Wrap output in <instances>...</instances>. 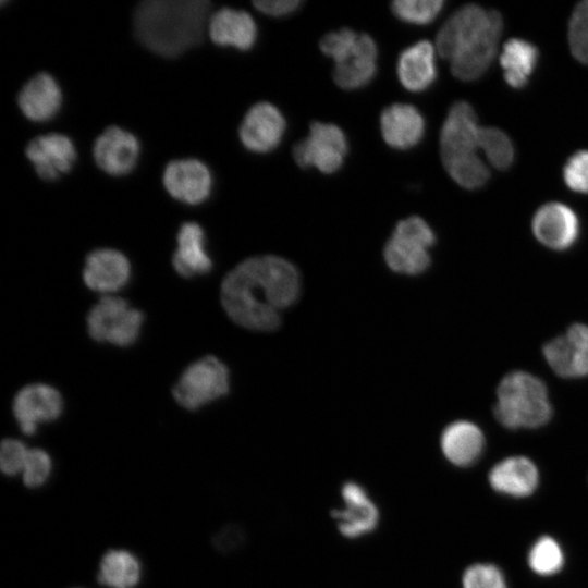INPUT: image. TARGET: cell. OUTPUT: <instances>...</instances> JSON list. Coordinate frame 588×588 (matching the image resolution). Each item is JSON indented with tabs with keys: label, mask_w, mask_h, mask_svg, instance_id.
<instances>
[{
	"label": "cell",
	"mask_w": 588,
	"mask_h": 588,
	"mask_svg": "<svg viewBox=\"0 0 588 588\" xmlns=\"http://www.w3.org/2000/svg\"><path fill=\"white\" fill-rule=\"evenodd\" d=\"M297 269L284 258L265 255L238 264L221 284V303L237 324L256 331H272L281 310L298 297Z\"/></svg>",
	"instance_id": "cell-1"
},
{
	"label": "cell",
	"mask_w": 588,
	"mask_h": 588,
	"mask_svg": "<svg viewBox=\"0 0 588 588\" xmlns=\"http://www.w3.org/2000/svg\"><path fill=\"white\" fill-rule=\"evenodd\" d=\"M210 9L206 0L143 1L134 12V32L147 49L173 58L203 41Z\"/></svg>",
	"instance_id": "cell-2"
},
{
	"label": "cell",
	"mask_w": 588,
	"mask_h": 588,
	"mask_svg": "<svg viewBox=\"0 0 588 588\" xmlns=\"http://www.w3.org/2000/svg\"><path fill=\"white\" fill-rule=\"evenodd\" d=\"M497 397L494 416L506 428H538L551 418L552 407L546 384L531 373H507L498 387Z\"/></svg>",
	"instance_id": "cell-3"
},
{
	"label": "cell",
	"mask_w": 588,
	"mask_h": 588,
	"mask_svg": "<svg viewBox=\"0 0 588 588\" xmlns=\"http://www.w3.org/2000/svg\"><path fill=\"white\" fill-rule=\"evenodd\" d=\"M319 46L334 61L333 79L339 87L358 89L373 79L378 49L369 35L342 28L324 35Z\"/></svg>",
	"instance_id": "cell-4"
},
{
	"label": "cell",
	"mask_w": 588,
	"mask_h": 588,
	"mask_svg": "<svg viewBox=\"0 0 588 588\" xmlns=\"http://www.w3.org/2000/svg\"><path fill=\"white\" fill-rule=\"evenodd\" d=\"M434 242V232L422 218L413 216L403 219L384 246L385 262L399 273H421L430 265L428 248Z\"/></svg>",
	"instance_id": "cell-5"
},
{
	"label": "cell",
	"mask_w": 588,
	"mask_h": 588,
	"mask_svg": "<svg viewBox=\"0 0 588 588\" xmlns=\"http://www.w3.org/2000/svg\"><path fill=\"white\" fill-rule=\"evenodd\" d=\"M143 321V314L125 299L105 295L87 315V331L96 341L128 346L137 340Z\"/></svg>",
	"instance_id": "cell-6"
},
{
	"label": "cell",
	"mask_w": 588,
	"mask_h": 588,
	"mask_svg": "<svg viewBox=\"0 0 588 588\" xmlns=\"http://www.w3.org/2000/svg\"><path fill=\"white\" fill-rule=\"evenodd\" d=\"M229 370L215 356H205L191 364L175 383L172 394L186 409H197L229 391Z\"/></svg>",
	"instance_id": "cell-7"
},
{
	"label": "cell",
	"mask_w": 588,
	"mask_h": 588,
	"mask_svg": "<svg viewBox=\"0 0 588 588\" xmlns=\"http://www.w3.org/2000/svg\"><path fill=\"white\" fill-rule=\"evenodd\" d=\"M348 145L344 132L335 124L314 122L309 134L293 148V157L301 168H316L331 174L343 164Z\"/></svg>",
	"instance_id": "cell-8"
},
{
	"label": "cell",
	"mask_w": 588,
	"mask_h": 588,
	"mask_svg": "<svg viewBox=\"0 0 588 588\" xmlns=\"http://www.w3.org/2000/svg\"><path fill=\"white\" fill-rule=\"evenodd\" d=\"M480 128L473 107L465 101L455 102L450 108L440 133L443 164L476 155Z\"/></svg>",
	"instance_id": "cell-9"
},
{
	"label": "cell",
	"mask_w": 588,
	"mask_h": 588,
	"mask_svg": "<svg viewBox=\"0 0 588 588\" xmlns=\"http://www.w3.org/2000/svg\"><path fill=\"white\" fill-rule=\"evenodd\" d=\"M542 352L556 375L563 378L588 376V326L572 324L565 334L548 342Z\"/></svg>",
	"instance_id": "cell-10"
},
{
	"label": "cell",
	"mask_w": 588,
	"mask_h": 588,
	"mask_svg": "<svg viewBox=\"0 0 588 588\" xmlns=\"http://www.w3.org/2000/svg\"><path fill=\"white\" fill-rule=\"evenodd\" d=\"M12 409L22 432L30 436L40 422L52 421L61 415L63 400L51 385L33 383L16 393Z\"/></svg>",
	"instance_id": "cell-11"
},
{
	"label": "cell",
	"mask_w": 588,
	"mask_h": 588,
	"mask_svg": "<svg viewBox=\"0 0 588 588\" xmlns=\"http://www.w3.org/2000/svg\"><path fill=\"white\" fill-rule=\"evenodd\" d=\"M285 130L286 121L282 112L270 102H258L246 112L238 136L246 149L265 154L279 146Z\"/></svg>",
	"instance_id": "cell-12"
},
{
	"label": "cell",
	"mask_w": 588,
	"mask_h": 588,
	"mask_svg": "<svg viewBox=\"0 0 588 588\" xmlns=\"http://www.w3.org/2000/svg\"><path fill=\"white\" fill-rule=\"evenodd\" d=\"M502 29V16L497 11H490L483 30L451 60L453 75L466 82L481 77L494 59Z\"/></svg>",
	"instance_id": "cell-13"
},
{
	"label": "cell",
	"mask_w": 588,
	"mask_h": 588,
	"mask_svg": "<svg viewBox=\"0 0 588 588\" xmlns=\"http://www.w3.org/2000/svg\"><path fill=\"white\" fill-rule=\"evenodd\" d=\"M579 226L575 211L556 201L541 206L531 223L536 238L555 250H564L573 246L579 236Z\"/></svg>",
	"instance_id": "cell-14"
},
{
	"label": "cell",
	"mask_w": 588,
	"mask_h": 588,
	"mask_svg": "<svg viewBox=\"0 0 588 588\" xmlns=\"http://www.w3.org/2000/svg\"><path fill=\"white\" fill-rule=\"evenodd\" d=\"M163 185L173 198L188 205H197L208 198L212 177L201 161L179 159L167 164Z\"/></svg>",
	"instance_id": "cell-15"
},
{
	"label": "cell",
	"mask_w": 588,
	"mask_h": 588,
	"mask_svg": "<svg viewBox=\"0 0 588 588\" xmlns=\"http://www.w3.org/2000/svg\"><path fill=\"white\" fill-rule=\"evenodd\" d=\"M489 16L490 11L476 4L455 11L438 33L436 47L439 54L451 61L483 30Z\"/></svg>",
	"instance_id": "cell-16"
},
{
	"label": "cell",
	"mask_w": 588,
	"mask_h": 588,
	"mask_svg": "<svg viewBox=\"0 0 588 588\" xmlns=\"http://www.w3.org/2000/svg\"><path fill=\"white\" fill-rule=\"evenodd\" d=\"M344 507L333 510L340 532L347 538H358L371 532L378 524L379 511L366 489L357 482L347 481L341 489Z\"/></svg>",
	"instance_id": "cell-17"
},
{
	"label": "cell",
	"mask_w": 588,
	"mask_h": 588,
	"mask_svg": "<svg viewBox=\"0 0 588 588\" xmlns=\"http://www.w3.org/2000/svg\"><path fill=\"white\" fill-rule=\"evenodd\" d=\"M26 156L41 179L56 180L71 170L76 151L68 136L50 133L33 138L26 147Z\"/></svg>",
	"instance_id": "cell-18"
},
{
	"label": "cell",
	"mask_w": 588,
	"mask_h": 588,
	"mask_svg": "<svg viewBox=\"0 0 588 588\" xmlns=\"http://www.w3.org/2000/svg\"><path fill=\"white\" fill-rule=\"evenodd\" d=\"M93 155L97 166L106 173L124 175L136 164L139 144L132 133L110 126L95 140Z\"/></svg>",
	"instance_id": "cell-19"
},
{
	"label": "cell",
	"mask_w": 588,
	"mask_h": 588,
	"mask_svg": "<svg viewBox=\"0 0 588 588\" xmlns=\"http://www.w3.org/2000/svg\"><path fill=\"white\" fill-rule=\"evenodd\" d=\"M128 259L112 248H100L88 254L83 269L87 287L100 293H112L122 289L130 280Z\"/></svg>",
	"instance_id": "cell-20"
},
{
	"label": "cell",
	"mask_w": 588,
	"mask_h": 588,
	"mask_svg": "<svg viewBox=\"0 0 588 588\" xmlns=\"http://www.w3.org/2000/svg\"><path fill=\"white\" fill-rule=\"evenodd\" d=\"M380 130L390 147L405 150L420 143L425 135L426 122L416 107L408 103H393L382 111Z\"/></svg>",
	"instance_id": "cell-21"
},
{
	"label": "cell",
	"mask_w": 588,
	"mask_h": 588,
	"mask_svg": "<svg viewBox=\"0 0 588 588\" xmlns=\"http://www.w3.org/2000/svg\"><path fill=\"white\" fill-rule=\"evenodd\" d=\"M207 30L216 45L242 51L252 49L257 38V26L252 15L232 8H222L212 13Z\"/></svg>",
	"instance_id": "cell-22"
},
{
	"label": "cell",
	"mask_w": 588,
	"mask_h": 588,
	"mask_svg": "<svg viewBox=\"0 0 588 588\" xmlns=\"http://www.w3.org/2000/svg\"><path fill=\"white\" fill-rule=\"evenodd\" d=\"M491 488L513 498H525L534 493L539 483V471L535 463L522 455L506 457L490 470Z\"/></svg>",
	"instance_id": "cell-23"
},
{
	"label": "cell",
	"mask_w": 588,
	"mask_h": 588,
	"mask_svg": "<svg viewBox=\"0 0 588 588\" xmlns=\"http://www.w3.org/2000/svg\"><path fill=\"white\" fill-rule=\"evenodd\" d=\"M17 103L23 114L34 122L52 119L62 103L59 84L48 73L33 76L21 89Z\"/></svg>",
	"instance_id": "cell-24"
},
{
	"label": "cell",
	"mask_w": 588,
	"mask_h": 588,
	"mask_svg": "<svg viewBox=\"0 0 588 588\" xmlns=\"http://www.w3.org/2000/svg\"><path fill=\"white\" fill-rule=\"evenodd\" d=\"M397 77L404 88L419 93L428 89L437 79L433 46L421 40L407 47L399 57Z\"/></svg>",
	"instance_id": "cell-25"
},
{
	"label": "cell",
	"mask_w": 588,
	"mask_h": 588,
	"mask_svg": "<svg viewBox=\"0 0 588 588\" xmlns=\"http://www.w3.org/2000/svg\"><path fill=\"white\" fill-rule=\"evenodd\" d=\"M440 445L445 458L460 467H466L480 457L485 448L481 429L471 421L457 420L446 426Z\"/></svg>",
	"instance_id": "cell-26"
},
{
	"label": "cell",
	"mask_w": 588,
	"mask_h": 588,
	"mask_svg": "<svg viewBox=\"0 0 588 588\" xmlns=\"http://www.w3.org/2000/svg\"><path fill=\"white\" fill-rule=\"evenodd\" d=\"M177 248L173 255V267L185 278L207 273L211 269V259L205 249V233L195 222H185L177 233Z\"/></svg>",
	"instance_id": "cell-27"
},
{
	"label": "cell",
	"mask_w": 588,
	"mask_h": 588,
	"mask_svg": "<svg viewBox=\"0 0 588 588\" xmlns=\"http://www.w3.org/2000/svg\"><path fill=\"white\" fill-rule=\"evenodd\" d=\"M539 51L537 47L522 38L507 40L500 57L504 79L515 89L524 88L537 66Z\"/></svg>",
	"instance_id": "cell-28"
},
{
	"label": "cell",
	"mask_w": 588,
	"mask_h": 588,
	"mask_svg": "<svg viewBox=\"0 0 588 588\" xmlns=\"http://www.w3.org/2000/svg\"><path fill=\"white\" fill-rule=\"evenodd\" d=\"M140 579V564L126 550H110L101 562L98 573L100 584L110 588H134Z\"/></svg>",
	"instance_id": "cell-29"
},
{
	"label": "cell",
	"mask_w": 588,
	"mask_h": 588,
	"mask_svg": "<svg viewBox=\"0 0 588 588\" xmlns=\"http://www.w3.org/2000/svg\"><path fill=\"white\" fill-rule=\"evenodd\" d=\"M530 569L540 576H553L564 566L565 555L560 543L550 536L538 538L527 556Z\"/></svg>",
	"instance_id": "cell-30"
},
{
	"label": "cell",
	"mask_w": 588,
	"mask_h": 588,
	"mask_svg": "<svg viewBox=\"0 0 588 588\" xmlns=\"http://www.w3.org/2000/svg\"><path fill=\"white\" fill-rule=\"evenodd\" d=\"M479 147L489 162L499 170H507L515 159V149L511 138L495 127H482L479 133Z\"/></svg>",
	"instance_id": "cell-31"
},
{
	"label": "cell",
	"mask_w": 588,
	"mask_h": 588,
	"mask_svg": "<svg viewBox=\"0 0 588 588\" xmlns=\"http://www.w3.org/2000/svg\"><path fill=\"white\" fill-rule=\"evenodd\" d=\"M455 183L467 189L483 186L489 179V170L476 155L453 160L444 164Z\"/></svg>",
	"instance_id": "cell-32"
},
{
	"label": "cell",
	"mask_w": 588,
	"mask_h": 588,
	"mask_svg": "<svg viewBox=\"0 0 588 588\" xmlns=\"http://www.w3.org/2000/svg\"><path fill=\"white\" fill-rule=\"evenodd\" d=\"M443 5L441 0H397L392 2L391 10L405 23L426 25L439 15Z\"/></svg>",
	"instance_id": "cell-33"
},
{
	"label": "cell",
	"mask_w": 588,
	"mask_h": 588,
	"mask_svg": "<svg viewBox=\"0 0 588 588\" xmlns=\"http://www.w3.org/2000/svg\"><path fill=\"white\" fill-rule=\"evenodd\" d=\"M568 44L574 58L588 65V0L576 5L568 24Z\"/></svg>",
	"instance_id": "cell-34"
},
{
	"label": "cell",
	"mask_w": 588,
	"mask_h": 588,
	"mask_svg": "<svg viewBox=\"0 0 588 588\" xmlns=\"http://www.w3.org/2000/svg\"><path fill=\"white\" fill-rule=\"evenodd\" d=\"M463 588H507L501 569L490 563H477L466 568L462 577Z\"/></svg>",
	"instance_id": "cell-35"
},
{
	"label": "cell",
	"mask_w": 588,
	"mask_h": 588,
	"mask_svg": "<svg viewBox=\"0 0 588 588\" xmlns=\"http://www.w3.org/2000/svg\"><path fill=\"white\" fill-rule=\"evenodd\" d=\"M51 458L47 452L41 449H30L22 470L25 486L37 488L44 485L51 473Z\"/></svg>",
	"instance_id": "cell-36"
},
{
	"label": "cell",
	"mask_w": 588,
	"mask_h": 588,
	"mask_svg": "<svg viewBox=\"0 0 588 588\" xmlns=\"http://www.w3.org/2000/svg\"><path fill=\"white\" fill-rule=\"evenodd\" d=\"M563 179L569 189L588 194V150H579L568 158Z\"/></svg>",
	"instance_id": "cell-37"
},
{
	"label": "cell",
	"mask_w": 588,
	"mask_h": 588,
	"mask_svg": "<svg viewBox=\"0 0 588 588\" xmlns=\"http://www.w3.org/2000/svg\"><path fill=\"white\" fill-rule=\"evenodd\" d=\"M29 449L16 439H4L0 449V467L8 475L22 473Z\"/></svg>",
	"instance_id": "cell-38"
},
{
	"label": "cell",
	"mask_w": 588,
	"mask_h": 588,
	"mask_svg": "<svg viewBox=\"0 0 588 588\" xmlns=\"http://www.w3.org/2000/svg\"><path fill=\"white\" fill-rule=\"evenodd\" d=\"M254 7L261 13L273 16L282 17L287 16L296 12L303 4L301 0H277V1H264L258 0L253 2Z\"/></svg>",
	"instance_id": "cell-39"
}]
</instances>
